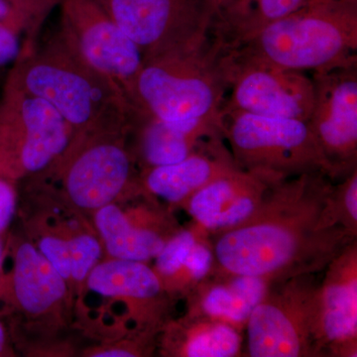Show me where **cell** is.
Segmentation results:
<instances>
[{"label":"cell","instance_id":"6da1fadb","mask_svg":"<svg viewBox=\"0 0 357 357\" xmlns=\"http://www.w3.org/2000/svg\"><path fill=\"white\" fill-rule=\"evenodd\" d=\"M333 182L325 173L312 172L277 183L248 222L211 236L213 272L260 277L271 284L323 272L357 236L333 218Z\"/></svg>","mask_w":357,"mask_h":357},{"label":"cell","instance_id":"7a4b0ae2","mask_svg":"<svg viewBox=\"0 0 357 357\" xmlns=\"http://www.w3.org/2000/svg\"><path fill=\"white\" fill-rule=\"evenodd\" d=\"M6 83L52 105L73 133V148L84 141L128 133L134 107L116 84L98 74L58 32L9 70Z\"/></svg>","mask_w":357,"mask_h":357},{"label":"cell","instance_id":"3957f363","mask_svg":"<svg viewBox=\"0 0 357 357\" xmlns=\"http://www.w3.org/2000/svg\"><path fill=\"white\" fill-rule=\"evenodd\" d=\"M234 50L283 69L325 73L357 65V3L307 0Z\"/></svg>","mask_w":357,"mask_h":357},{"label":"cell","instance_id":"277c9868","mask_svg":"<svg viewBox=\"0 0 357 357\" xmlns=\"http://www.w3.org/2000/svg\"><path fill=\"white\" fill-rule=\"evenodd\" d=\"M220 52L211 37L199 48L144 61L134 83L131 105L164 121L220 126L227 91Z\"/></svg>","mask_w":357,"mask_h":357},{"label":"cell","instance_id":"5b68a950","mask_svg":"<svg viewBox=\"0 0 357 357\" xmlns=\"http://www.w3.org/2000/svg\"><path fill=\"white\" fill-rule=\"evenodd\" d=\"M220 128L225 143L239 168L284 180L331 168L309 123L222 109Z\"/></svg>","mask_w":357,"mask_h":357},{"label":"cell","instance_id":"8992f818","mask_svg":"<svg viewBox=\"0 0 357 357\" xmlns=\"http://www.w3.org/2000/svg\"><path fill=\"white\" fill-rule=\"evenodd\" d=\"M74 133L52 105L13 84L0 96V177L17 178L55 168Z\"/></svg>","mask_w":357,"mask_h":357},{"label":"cell","instance_id":"52a82bcc","mask_svg":"<svg viewBox=\"0 0 357 357\" xmlns=\"http://www.w3.org/2000/svg\"><path fill=\"white\" fill-rule=\"evenodd\" d=\"M144 61L199 48L211 39L222 0H100Z\"/></svg>","mask_w":357,"mask_h":357},{"label":"cell","instance_id":"ba28073f","mask_svg":"<svg viewBox=\"0 0 357 357\" xmlns=\"http://www.w3.org/2000/svg\"><path fill=\"white\" fill-rule=\"evenodd\" d=\"M318 274L271 284L246 323L248 356L317 357L312 331Z\"/></svg>","mask_w":357,"mask_h":357},{"label":"cell","instance_id":"9c48e42d","mask_svg":"<svg viewBox=\"0 0 357 357\" xmlns=\"http://www.w3.org/2000/svg\"><path fill=\"white\" fill-rule=\"evenodd\" d=\"M220 64L227 84L222 109L309 119L314 102V84L304 72L268 64L234 49H222Z\"/></svg>","mask_w":357,"mask_h":357},{"label":"cell","instance_id":"30bf717a","mask_svg":"<svg viewBox=\"0 0 357 357\" xmlns=\"http://www.w3.org/2000/svg\"><path fill=\"white\" fill-rule=\"evenodd\" d=\"M58 8L57 32L65 43L91 69L116 84L130 102L144 62L139 48L100 0H60Z\"/></svg>","mask_w":357,"mask_h":357},{"label":"cell","instance_id":"8fae6325","mask_svg":"<svg viewBox=\"0 0 357 357\" xmlns=\"http://www.w3.org/2000/svg\"><path fill=\"white\" fill-rule=\"evenodd\" d=\"M126 139L128 133L98 136L68 152L56 168L72 203L98 211L135 182V160Z\"/></svg>","mask_w":357,"mask_h":357},{"label":"cell","instance_id":"7c38bea8","mask_svg":"<svg viewBox=\"0 0 357 357\" xmlns=\"http://www.w3.org/2000/svg\"><path fill=\"white\" fill-rule=\"evenodd\" d=\"M314 102L307 119L332 180L357 169V65L314 73Z\"/></svg>","mask_w":357,"mask_h":357},{"label":"cell","instance_id":"4fadbf2b","mask_svg":"<svg viewBox=\"0 0 357 357\" xmlns=\"http://www.w3.org/2000/svg\"><path fill=\"white\" fill-rule=\"evenodd\" d=\"M314 296L317 357H356L357 243L349 244L324 270Z\"/></svg>","mask_w":357,"mask_h":357},{"label":"cell","instance_id":"5bb4252c","mask_svg":"<svg viewBox=\"0 0 357 357\" xmlns=\"http://www.w3.org/2000/svg\"><path fill=\"white\" fill-rule=\"evenodd\" d=\"M280 181L237 167L204 185L184 206L197 225L215 236L255 215Z\"/></svg>","mask_w":357,"mask_h":357},{"label":"cell","instance_id":"9a60e30c","mask_svg":"<svg viewBox=\"0 0 357 357\" xmlns=\"http://www.w3.org/2000/svg\"><path fill=\"white\" fill-rule=\"evenodd\" d=\"M237 167L223 136H211L182 161L143 170L140 185L167 203L185 206L204 185Z\"/></svg>","mask_w":357,"mask_h":357},{"label":"cell","instance_id":"2e32d148","mask_svg":"<svg viewBox=\"0 0 357 357\" xmlns=\"http://www.w3.org/2000/svg\"><path fill=\"white\" fill-rule=\"evenodd\" d=\"M128 133L134 136L135 147L130 151L143 170L182 161L206 138L222 135L215 122L164 121L136 107Z\"/></svg>","mask_w":357,"mask_h":357},{"label":"cell","instance_id":"e0dca14e","mask_svg":"<svg viewBox=\"0 0 357 357\" xmlns=\"http://www.w3.org/2000/svg\"><path fill=\"white\" fill-rule=\"evenodd\" d=\"M270 286L260 277L213 272L188 295V312L222 319L243 331Z\"/></svg>","mask_w":357,"mask_h":357},{"label":"cell","instance_id":"ac0fdd59","mask_svg":"<svg viewBox=\"0 0 357 357\" xmlns=\"http://www.w3.org/2000/svg\"><path fill=\"white\" fill-rule=\"evenodd\" d=\"M10 290L23 311L41 314L64 298L67 286L38 248L22 243L14 249Z\"/></svg>","mask_w":357,"mask_h":357},{"label":"cell","instance_id":"d6986e66","mask_svg":"<svg viewBox=\"0 0 357 357\" xmlns=\"http://www.w3.org/2000/svg\"><path fill=\"white\" fill-rule=\"evenodd\" d=\"M60 0H0V69L38 48L45 23Z\"/></svg>","mask_w":357,"mask_h":357},{"label":"cell","instance_id":"ffe728a7","mask_svg":"<svg viewBox=\"0 0 357 357\" xmlns=\"http://www.w3.org/2000/svg\"><path fill=\"white\" fill-rule=\"evenodd\" d=\"M307 0H225L211 36L223 49L236 48L256 33L304 6Z\"/></svg>","mask_w":357,"mask_h":357},{"label":"cell","instance_id":"44dd1931","mask_svg":"<svg viewBox=\"0 0 357 357\" xmlns=\"http://www.w3.org/2000/svg\"><path fill=\"white\" fill-rule=\"evenodd\" d=\"M89 290L105 297L128 298L141 304H156L165 287L158 274L133 260L112 259L96 264L86 279Z\"/></svg>","mask_w":357,"mask_h":357},{"label":"cell","instance_id":"7402d4cb","mask_svg":"<svg viewBox=\"0 0 357 357\" xmlns=\"http://www.w3.org/2000/svg\"><path fill=\"white\" fill-rule=\"evenodd\" d=\"M170 333L172 354L183 357H234L243 347L241 328L211 317L188 312Z\"/></svg>","mask_w":357,"mask_h":357},{"label":"cell","instance_id":"603a6c76","mask_svg":"<svg viewBox=\"0 0 357 357\" xmlns=\"http://www.w3.org/2000/svg\"><path fill=\"white\" fill-rule=\"evenodd\" d=\"M95 223L107 252L115 259L148 261L159 255L170 238L152 227L134 225L112 203L96 211Z\"/></svg>","mask_w":357,"mask_h":357},{"label":"cell","instance_id":"cb8c5ba5","mask_svg":"<svg viewBox=\"0 0 357 357\" xmlns=\"http://www.w3.org/2000/svg\"><path fill=\"white\" fill-rule=\"evenodd\" d=\"M204 230L195 223L189 229H178L156 256V273L162 283L173 282L178 290L185 292L184 269L188 255Z\"/></svg>","mask_w":357,"mask_h":357},{"label":"cell","instance_id":"d4e9b609","mask_svg":"<svg viewBox=\"0 0 357 357\" xmlns=\"http://www.w3.org/2000/svg\"><path fill=\"white\" fill-rule=\"evenodd\" d=\"M330 206L335 220L357 234V169L333 184Z\"/></svg>","mask_w":357,"mask_h":357},{"label":"cell","instance_id":"484cf974","mask_svg":"<svg viewBox=\"0 0 357 357\" xmlns=\"http://www.w3.org/2000/svg\"><path fill=\"white\" fill-rule=\"evenodd\" d=\"M68 241L70 253V278L76 282H84L100 259L102 248L98 239L89 234H79Z\"/></svg>","mask_w":357,"mask_h":357},{"label":"cell","instance_id":"4316f807","mask_svg":"<svg viewBox=\"0 0 357 357\" xmlns=\"http://www.w3.org/2000/svg\"><path fill=\"white\" fill-rule=\"evenodd\" d=\"M38 250L65 280H69L70 278L69 241L58 236H44L43 238L40 239Z\"/></svg>","mask_w":357,"mask_h":357},{"label":"cell","instance_id":"83f0119b","mask_svg":"<svg viewBox=\"0 0 357 357\" xmlns=\"http://www.w3.org/2000/svg\"><path fill=\"white\" fill-rule=\"evenodd\" d=\"M16 204L17 195L13 181L0 177V236L13 222Z\"/></svg>","mask_w":357,"mask_h":357},{"label":"cell","instance_id":"f1b7e54d","mask_svg":"<svg viewBox=\"0 0 357 357\" xmlns=\"http://www.w3.org/2000/svg\"><path fill=\"white\" fill-rule=\"evenodd\" d=\"M95 356L98 357H116V356H136L132 351H128V349H107V351H102L96 352Z\"/></svg>","mask_w":357,"mask_h":357},{"label":"cell","instance_id":"f546056e","mask_svg":"<svg viewBox=\"0 0 357 357\" xmlns=\"http://www.w3.org/2000/svg\"><path fill=\"white\" fill-rule=\"evenodd\" d=\"M7 351V333L3 324L0 321V356Z\"/></svg>","mask_w":357,"mask_h":357},{"label":"cell","instance_id":"4dcf8cb0","mask_svg":"<svg viewBox=\"0 0 357 357\" xmlns=\"http://www.w3.org/2000/svg\"><path fill=\"white\" fill-rule=\"evenodd\" d=\"M4 258V248L3 244L1 243V239H0V270H1L2 262H3ZM2 285H0V290H2Z\"/></svg>","mask_w":357,"mask_h":357},{"label":"cell","instance_id":"1f68e13d","mask_svg":"<svg viewBox=\"0 0 357 357\" xmlns=\"http://www.w3.org/2000/svg\"><path fill=\"white\" fill-rule=\"evenodd\" d=\"M340 1L351 2V3H357V0H340Z\"/></svg>","mask_w":357,"mask_h":357},{"label":"cell","instance_id":"d6a6232c","mask_svg":"<svg viewBox=\"0 0 357 357\" xmlns=\"http://www.w3.org/2000/svg\"><path fill=\"white\" fill-rule=\"evenodd\" d=\"M223 1H225V0H222V3H223Z\"/></svg>","mask_w":357,"mask_h":357}]
</instances>
